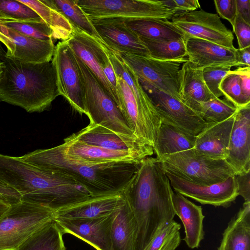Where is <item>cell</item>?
I'll return each instance as SVG.
<instances>
[{
    "instance_id": "1",
    "label": "cell",
    "mask_w": 250,
    "mask_h": 250,
    "mask_svg": "<svg viewBox=\"0 0 250 250\" xmlns=\"http://www.w3.org/2000/svg\"><path fill=\"white\" fill-rule=\"evenodd\" d=\"M122 193L137 227L134 250H145L175 215L169 180L157 159L148 157Z\"/></svg>"
},
{
    "instance_id": "2",
    "label": "cell",
    "mask_w": 250,
    "mask_h": 250,
    "mask_svg": "<svg viewBox=\"0 0 250 250\" xmlns=\"http://www.w3.org/2000/svg\"><path fill=\"white\" fill-rule=\"evenodd\" d=\"M0 196L10 205L25 201L55 211L91 195L74 182L41 169L21 157L0 154Z\"/></svg>"
},
{
    "instance_id": "3",
    "label": "cell",
    "mask_w": 250,
    "mask_h": 250,
    "mask_svg": "<svg viewBox=\"0 0 250 250\" xmlns=\"http://www.w3.org/2000/svg\"><path fill=\"white\" fill-rule=\"evenodd\" d=\"M21 157L41 169L74 182L92 196L121 192L141 163H94L83 161L67 154L62 144L37 149Z\"/></svg>"
},
{
    "instance_id": "4",
    "label": "cell",
    "mask_w": 250,
    "mask_h": 250,
    "mask_svg": "<svg viewBox=\"0 0 250 250\" xmlns=\"http://www.w3.org/2000/svg\"><path fill=\"white\" fill-rule=\"evenodd\" d=\"M0 101L20 106L29 113L41 112L60 95L52 62L34 63L3 57Z\"/></svg>"
},
{
    "instance_id": "5",
    "label": "cell",
    "mask_w": 250,
    "mask_h": 250,
    "mask_svg": "<svg viewBox=\"0 0 250 250\" xmlns=\"http://www.w3.org/2000/svg\"><path fill=\"white\" fill-rule=\"evenodd\" d=\"M75 55L84 89V114L88 117L90 123L115 133L131 145L138 146L142 144L134 134L114 100L96 76Z\"/></svg>"
},
{
    "instance_id": "6",
    "label": "cell",
    "mask_w": 250,
    "mask_h": 250,
    "mask_svg": "<svg viewBox=\"0 0 250 250\" xmlns=\"http://www.w3.org/2000/svg\"><path fill=\"white\" fill-rule=\"evenodd\" d=\"M158 161L165 172L200 185L221 183L235 175L234 170L225 159L211 158L194 148Z\"/></svg>"
},
{
    "instance_id": "7",
    "label": "cell",
    "mask_w": 250,
    "mask_h": 250,
    "mask_svg": "<svg viewBox=\"0 0 250 250\" xmlns=\"http://www.w3.org/2000/svg\"><path fill=\"white\" fill-rule=\"evenodd\" d=\"M54 218V211L21 201L11 205L0 218V250H15L34 232Z\"/></svg>"
},
{
    "instance_id": "8",
    "label": "cell",
    "mask_w": 250,
    "mask_h": 250,
    "mask_svg": "<svg viewBox=\"0 0 250 250\" xmlns=\"http://www.w3.org/2000/svg\"><path fill=\"white\" fill-rule=\"evenodd\" d=\"M76 2L90 20L104 18L171 20L178 13L166 5L163 0H76Z\"/></svg>"
},
{
    "instance_id": "9",
    "label": "cell",
    "mask_w": 250,
    "mask_h": 250,
    "mask_svg": "<svg viewBox=\"0 0 250 250\" xmlns=\"http://www.w3.org/2000/svg\"><path fill=\"white\" fill-rule=\"evenodd\" d=\"M116 54L132 69L143 88L154 87L180 100L179 73L182 64L188 61L187 58L160 60L126 53Z\"/></svg>"
},
{
    "instance_id": "10",
    "label": "cell",
    "mask_w": 250,
    "mask_h": 250,
    "mask_svg": "<svg viewBox=\"0 0 250 250\" xmlns=\"http://www.w3.org/2000/svg\"><path fill=\"white\" fill-rule=\"evenodd\" d=\"M173 24L183 33L185 39L194 37L233 49L232 32L221 21L216 14L200 9L175 15Z\"/></svg>"
},
{
    "instance_id": "11",
    "label": "cell",
    "mask_w": 250,
    "mask_h": 250,
    "mask_svg": "<svg viewBox=\"0 0 250 250\" xmlns=\"http://www.w3.org/2000/svg\"><path fill=\"white\" fill-rule=\"evenodd\" d=\"M52 62L60 95L80 114H85L83 82L75 54L66 41L59 42L55 46Z\"/></svg>"
},
{
    "instance_id": "12",
    "label": "cell",
    "mask_w": 250,
    "mask_h": 250,
    "mask_svg": "<svg viewBox=\"0 0 250 250\" xmlns=\"http://www.w3.org/2000/svg\"><path fill=\"white\" fill-rule=\"evenodd\" d=\"M143 89L154 104L162 123L194 136H197L206 126L207 123L180 100L154 87Z\"/></svg>"
},
{
    "instance_id": "13",
    "label": "cell",
    "mask_w": 250,
    "mask_h": 250,
    "mask_svg": "<svg viewBox=\"0 0 250 250\" xmlns=\"http://www.w3.org/2000/svg\"><path fill=\"white\" fill-rule=\"evenodd\" d=\"M176 192L203 205L228 208L238 196L235 175L208 186L197 185L166 172Z\"/></svg>"
},
{
    "instance_id": "14",
    "label": "cell",
    "mask_w": 250,
    "mask_h": 250,
    "mask_svg": "<svg viewBox=\"0 0 250 250\" xmlns=\"http://www.w3.org/2000/svg\"><path fill=\"white\" fill-rule=\"evenodd\" d=\"M117 210L109 215L99 217L54 218V220L63 234H72L89 244L96 250H112L111 231Z\"/></svg>"
},
{
    "instance_id": "15",
    "label": "cell",
    "mask_w": 250,
    "mask_h": 250,
    "mask_svg": "<svg viewBox=\"0 0 250 250\" xmlns=\"http://www.w3.org/2000/svg\"><path fill=\"white\" fill-rule=\"evenodd\" d=\"M0 42L6 49L4 57L34 63L51 61L55 47L53 40L30 38L1 24Z\"/></svg>"
},
{
    "instance_id": "16",
    "label": "cell",
    "mask_w": 250,
    "mask_h": 250,
    "mask_svg": "<svg viewBox=\"0 0 250 250\" xmlns=\"http://www.w3.org/2000/svg\"><path fill=\"white\" fill-rule=\"evenodd\" d=\"M91 21L102 42L115 53L150 57L140 37L127 27L124 19L104 18Z\"/></svg>"
},
{
    "instance_id": "17",
    "label": "cell",
    "mask_w": 250,
    "mask_h": 250,
    "mask_svg": "<svg viewBox=\"0 0 250 250\" xmlns=\"http://www.w3.org/2000/svg\"><path fill=\"white\" fill-rule=\"evenodd\" d=\"M65 152L81 160L94 163H130L140 164L145 158L151 157L153 150H112L87 144L72 134L64 139L62 144Z\"/></svg>"
},
{
    "instance_id": "18",
    "label": "cell",
    "mask_w": 250,
    "mask_h": 250,
    "mask_svg": "<svg viewBox=\"0 0 250 250\" xmlns=\"http://www.w3.org/2000/svg\"><path fill=\"white\" fill-rule=\"evenodd\" d=\"M66 42L96 76L116 103V96L103 71L104 64L108 58L107 47L100 40L76 27Z\"/></svg>"
},
{
    "instance_id": "19",
    "label": "cell",
    "mask_w": 250,
    "mask_h": 250,
    "mask_svg": "<svg viewBox=\"0 0 250 250\" xmlns=\"http://www.w3.org/2000/svg\"><path fill=\"white\" fill-rule=\"evenodd\" d=\"M225 160L235 175L250 171V104L238 108L234 115Z\"/></svg>"
},
{
    "instance_id": "20",
    "label": "cell",
    "mask_w": 250,
    "mask_h": 250,
    "mask_svg": "<svg viewBox=\"0 0 250 250\" xmlns=\"http://www.w3.org/2000/svg\"><path fill=\"white\" fill-rule=\"evenodd\" d=\"M188 61L197 68L213 66L239 67L236 56V48H229L201 39H185Z\"/></svg>"
},
{
    "instance_id": "21",
    "label": "cell",
    "mask_w": 250,
    "mask_h": 250,
    "mask_svg": "<svg viewBox=\"0 0 250 250\" xmlns=\"http://www.w3.org/2000/svg\"><path fill=\"white\" fill-rule=\"evenodd\" d=\"M107 53L116 75L121 77L129 86L142 115L157 133L162 121L151 99L143 89L132 69L117 54L108 47Z\"/></svg>"
},
{
    "instance_id": "22",
    "label": "cell",
    "mask_w": 250,
    "mask_h": 250,
    "mask_svg": "<svg viewBox=\"0 0 250 250\" xmlns=\"http://www.w3.org/2000/svg\"><path fill=\"white\" fill-rule=\"evenodd\" d=\"M125 202L122 193L88 198L54 211V218H92L110 214Z\"/></svg>"
},
{
    "instance_id": "23",
    "label": "cell",
    "mask_w": 250,
    "mask_h": 250,
    "mask_svg": "<svg viewBox=\"0 0 250 250\" xmlns=\"http://www.w3.org/2000/svg\"><path fill=\"white\" fill-rule=\"evenodd\" d=\"M234 115L220 122L207 123L205 127L196 136L194 148L211 158L226 159Z\"/></svg>"
},
{
    "instance_id": "24",
    "label": "cell",
    "mask_w": 250,
    "mask_h": 250,
    "mask_svg": "<svg viewBox=\"0 0 250 250\" xmlns=\"http://www.w3.org/2000/svg\"><path fill=\"white\" fill-rule=\"evenodd\" d=\"M179 83L181 101L196 113L201 103L215 98L205 84L202 70L188 61L181 66Z\"/></svg>"
},
{
    "instance_id": "25",
    "label": "cell",
    "mask_w": 250,
    "mask_h": 250,
    "mask_svg": "<svg viewBox=\"0 0 250 250\" xmlns=\"http://www.w3.org/2000/svg\"><path fill=\"white\" fill-rule=\"evenodd\" d=\"M172 200L175 215L184 227L185 237L183 240L189 248H198L205 235L202 208L177 192L173 193Z\"/></svg>"
},
{
    "instance_id": "26",
    "label": "cell",
    "mask_w": 250,
    "mask_h": 250,
    "mask_svg": "<svg viewBox=\"0 0 250 250\" xmlns=\"http://www.w3.org/2000/svg\"><path fill=\"white\" fill-rule=\"evenodd\" d=\"M217 250H250V202L229 222Z\"/></svg>"
},
{
    "instance_id": "27",
    "label": "cell",
    "mask_w": 250,
    "mask_h": 250,
    "mask_svg": "<svg viewBox=\"0 0 250 250\" xmlns=\"http://www.w3.org/2000/svg\"><path fill=\"white\" fill-rule=\"evenodd\" d=\"M196 136L162 123L153 149L158 160L164 157L194 148Z\"/></svg>"
},
{
    "instance_id": "28",
    "label": "cell",
    "mask_w": 250,
    "mask_h": 250,
    "mask_svg": "<svg viewBox=\"0 0 250 250\" xmlns=\"http://www.w3.org/2000/svg\"><path fill=\"white\" fill-rule=\"evenodd\" d=\"M125 23L141 38L163 41L185 38L182 32L167 19H131L125 20Z\"/></svg>"
},
{
    "instance_id": "29",
    "label": "cell",
    "mask_w": 250,
    "mask_h": 250,
    "mask_svg": "<svg viewBox=\"0 0 250 250\" xmlns=\"http://www.w3.org/2000/svg\"><path fill=\"white\" fill-rule=\"evenodd\" d=\"M87 144L112 150H153L152 146H137L126 142L115 133L98 125L89 123L85 127L72 134Z\"/></svg>"
},
{
    "instance_id": "30",
    "label": "cell",
    "mask_w": 250,
    "mask_h": 250,
    "mask_svg": "<svg viewBox=\"0 0 250 250\" xmlns=\"http://www.w3.org/2000/svg\"><path fill=\"white\" fill-rule=\"evenodd\" d=\"M36 12L51 28L53 39L67 41L74 27L56 7L52 0H18Z\"/></svg>"
},
{
    "instance_id": "31",
    "label": "cell",
    "mask_w": 250,
    "mask_h": 250,
    "mask_svg": "<svg viewBox=\"0 0 250 250\" xmlns=\"http://www.w3.org/2000/svg\"><path fill=\"white\" fill-rule=\"evenodd\" d=\"M137 227L125 202L117 211L111 231L112 250H134Z\"/></svg>"
},
{
    "instance_id": "32",
    "label": "cell",
    "mask_w": 250,
    "mask_h": 250,
    "mask_svg": "<svg viewBox=\"0 0 250 250\" xmlns=\"http://www.w3.org/2000/svg\"><path fill=\"white\" fill-rule=\"evenodd\" d=\"M62 235L53 219L34 232L15 250H66Z\"/></svg>"
},
{
    "instance_id": "33",
    "label": "cell",
    "mask_w": 250,
    "mask_h": 250,
    "mask_svg": "<svg viewBox=\"0 0 250 250\" xmlns=\"http://www.w3.org/2000/svg\"><path fill=\"white\" fill-rule=\"evenodd\" d=\"M147 49L150 57L160 60L187 58L185 39L163 41L140 38Z\"/></svg>"
},
{
    "instance_id": "34",
    "label": "cell",
    "mask_w": 250,
    "mask_h": 250,
    "mask_svg": "<svg viewBox=\"0 0 250 250\" xmlns=\"http://www.w3.org/2000/svg\"><path fill=\"white\" fill-rule=\"evenodd\" d=\"M52 1L74 27L83 30L104 43L91 21L78 5L76 0H52Z\"/></svg>"
},
{
    "instance_id": "35",
    "label": "cell",
    "mask_w": 250,
    "mask_h": 250,
    "mask_svg": "<svg viewBox=\"0 0 250 250\" xmlns=\"http://www.w3.org/2000/svg\"><path fill=\"white\" fill-rule=\"evenodd\" d=\"M238 109L226 98H215L201 103L197 113L206 123H218L234 115Z\"/></svg>"
},
{
    "instance_id": "36",
    "label": "cell",
    "mask_w": 250,
    "mask_h": 250,
    "mask_svg": "<svg viewBox=\"0 0 250 250\" xmlns=\"http://www.w3.org/2000/svg\"><path fill=\"white\" fill-rule=\"evenodd\" d=\"M0 24L12 29L26 36L42 41L53 39L51 28L43 21H4Z\"/></svg>"
},
{
    "instance_id": "37",
    "label": "cell",
    "mask_w": 250,
    "mask_h": 250,
    "mask_svg": "<svg viewBox=\"0 0 250 250\" xmlns=\"http://www.w3.org/2000/svg\"><path fill=\"white\" fill-rule=\"evenodd\" d=\"M181 225L173 220L153 238L145 250H175L181 243Z\"/></svg>"
},
{
    "instance_id": "38",
    "label": "cell",
    "mask_w": 250,
    "mask_h": 250,
    "mask_svg": "<svg viewBox=\"0 0 250 250\" xmlns=\"http://www.w3.org/2000/svg\"><path fill=\"white\" fill-rule=\"evenodd\" d=\"M0 21L42 20L38 14L18 0H0Z\"/></svg>"
},
{
    "instance_id": "39",
    "label": "cell",
    "mask_w": 250,
    "mask_h": 250,
    "mask_svg": "<svg viewBox=\"0 0 250 250\" xmlns=\"http://www.w3.org/2000/svg\"><path fill=\"white\" fill-rule=\"evenodd\" d=\"M219 89L225 98L238 108L250 104L246 102L243 96L239 76L236 69L229 71L225 76L220 83Z\"/></svg>"
},
{
    "instance_id": "40",
    "label": "cell",
    "mask_w": 250,
    "mask_h": 250,
    "mask_svg": "<svg viewBox=\"0 0 250 250\" xmlns=\"http://www.w3.org/2000/svg\"><path fill=\"white\" fill-rule=\"evenodd\" d=\"M231 67L229 66H213L201 69L205 84L215 98H220L223 96L219 89V85Z\"/></svg>"
},
{
    "instance_id": "41",
    "label": "cell",
    "mask_w": 250,
    "mask_h": 250,
    "mask_svg": "<svg viewBox=\"0 0 250 250\" xmlns=\"http://www.w3.org/2000/svg\"><path fill=\"white\" fill-rule=\"evenodd\" d=\"M232 26L237 38L239 49L250 46V24L237 14Z\"/></svg>"
},
{
    "instance_id": "42",
    "label": "cell",
    "mask_w": 250,
    "mask_h": 250,
    "mask_svg": "<svg viewBox=\"0 0 250 250\" xmlns=\"http://www.w3.org/2000/svg\"><path fill=\"white\" fill-rule=\"evenodd\" d=\"M214 3L219 17L232 25L237 15L236 0H214Z\"/></svg>"
},
{
    "instance_id": "43",
    "label": "cell",
    "mask_w": 250,
    "mask_h": 250,
    "mask_svg": "<svg viewBox=\"0 0 250 250\" xmlns=\"http://www.w3.org/2000/svg\"><path fill=\"white\" fill-rule=\"evenodd\" d=\"M163 1L166 5L178 13L197 10L200 8L197 0H167Z\"/></svg>"
},
{
    "instance_id": "44",
    "label": "cell",
    "mask_w": 250,
    "mask_h": 250,
    "mask_svg": "<svg viewBox=\"0 0 250 250\" xmlns=\"http://www.w3.org/2000/svg\"><path fill=\"white\" fill-rule=\"evenodd\" d=\"M236 70L239 76L244 99L247 104H250V66H239Z\"/></svg>"
},
{
    "instance_id": "45",
    "label": "cell",
    "mask_w": 250,
    "mask_h": 250,
    "mask_svg": "<svg viewBox=\"0 0 250 250\" xmlns=\"http://www.w3.org/2000/svg\"><path fill=\"white\" fill-rule=\"evenodd\" d=\"M238 195L241 196L245 202H250V171L235 175Z\"/></svg>"
},
{
    "instance_id": "46",
    "label": "cell",
    "mask_w": 250,
    "mask_h": 250,
    "mask_svg": "<svg viewBox=\"0 0 250 250\" xmlns=\"http://www.w3.org/2000/svg\"><path fill=\"white\" fill-rule=\"evenodd\" d=\"M237 14L250 24V0H236Z\"/></svg>"
},
{
    "instance_id": "47",
    "label": "cell",
    "mask_w": 250,
    "mask_h": 250,
    "mask_svg": "<svg viewBox=\"0 0 250 250\" xmlns=\"http://www.w3.org/2000/svg\"><path fill=\"white\" fill-rule=\"evenodd\" d=\"M236 56L240 66H250V46L242 49L236 48Z\"/></svg>"
},
{
    "instance_id": "48",
    "label": "cell",
    "mask_w": 250,
    "mask_h": 250,
    "mask_svg": "<svg viewBox=\"0 0 250 250\" xmlns=\"http://www.w3.org/2000/svg\"><path fill=\"white\" fill-rule=\"evenodd\" d=\"M10 205L0 196V218L10 207Z\"/></svg>"
},
{
    "instance_id": "49",
    "label": "cell",
    "mask_w": 250,
    "mask_h": 250,
    "mask_svg": "<svg viewBox=\"0 0 250 250\" xmlns=\"http://www.w3.org/2000/svg\"><path fill=\"white\" fill-rule=\"evenodd\" d=\"M5 68V64L1 59H0V83L2 80Z\"/></svg>"
},
{
    "instance_id": "50",
    "label": "cell",
    "mask_w": 250,
    "mask_h": 250,
    "mask_svg": "<svg viewBox=\"0 0 250 250\" xmlns=\"http://www.w3.org/2000/svg\"><path fill=\"white\" fill-rule=\"evenodd\" d=\"M5 53L6 52L4 51L1 43L0 42V59L5 57Z\"/></svg>"
},
{
    "instance_id": "51",
    "label": "cell",
    "mask_w": 250,
    "mask_h": 250,
    "mask_svg": "<svg viewBox=\"0 0 250 250\" xmlns=\"http://www.w3.org/2000/svg\"></svg>"
}]
</instances>
